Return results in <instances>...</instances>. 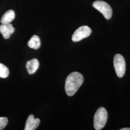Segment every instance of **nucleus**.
Masks as SVG:
<instances>
[{
  "instance_id": "nucleus-1",
  "label": "nucleus",
  "mask_w": 130,
  "mask_h": 130,
  "mask_svg": "<svg viewBox=\"0 0 130 130\" xmlns=\"http://www.w3.org/2000/svg\"><path fill=\"white\" fill-rule=\"evenodd\" d=\"M83 76L78 72L70 73L65 82V91L68 96H71L77 92L84 83Z\"/></svg>"
},
{
  "instance_id": "nucleus-2",
  "label": "nucleus",
  "mask_w": 130,
  "mask_h": 130,
  "mask_svg": "<svg viewBox=\"0 0 130 130\" xmlns=\"http://www.w3.org/2000/svg\"><path fill=\"white\" fill-rule=\"evenodd\" d=\"M107 112L103 107H99L95 112L93 118V126L95 130H100L106 124L107 120Z\"/></svg>"
},
{
  "instance_id": "nucleus-3",
  "label": "nucleus",
  "mask_w": 130,
  "mask_h": 130,
  "mask_svg": "<svg viewBox=\"0 0 130 130\" xmlns=\"http://www.w3.org/2000/svg\"><path fill=\"white\" fill-rule=\"evenodd\" d=\"M114 67L118 77H123L126 70L125 61L123 56L120 54H116L114 56Z\"/></svg>"
},
{
  "instance_id": "nucleus-4",
  "label": "nucleus",
  "mask_w": 130,
  "mask_h": 130,
  "mask_svg": "<svg viewBox=\"0 0 130 130\" xmlns=\"http://www.w3.org/2000/svg\"><path fill=\"white\" fill-rule=\"evenodd\" d=\"M93 6L103 14L105 19L109 20L111 18L112 10L107 3L102 1H96L93 3Z\"/></svg>"
},
{
  "instance_id": "nucleus-5",
  "label": "nucleus",
  "mask_w": 130,
  "mask_h": 130,
  "mask_svg": "<svg viewBox=\"0 0 130 130\" xmlns=\"http://www.w3.org/2000/svg\"><path fill=\"white\" fill-rule=\"evenodd\" d=\"M92 33V30L87 26H83L78 28L73 33L72 40L74 42H78L84 38L89 37Z\"/></svg>"
},
{
  "instance_id": "nucleus-6",
  "label": "nucleus",
  "mask_w": 130,
  "mask_h": 130,
  "mask_svg": "<svg viewBox=\"0 0 130 130\" xmlns=\"http://www.w3.org/2000/svg\"><path fill=\"white\" fill-rule=\"evenodd\" d=\"M40 123V120L39 119H35L32 114L28 117L26 122L25 130H34L36 129Z\"/></svg>"
},
{
  "instance_id": "nucleus-7",
  "label": "nucleus",
  "mask_w": 130,
  "mask_h": 130,
  "mask_svg": "<svg viewBox=\"0 0 130 130\" xmlns=\"http://www.w3.org/2000/svg\"><path fill=\"white\" fill-rule=\"evenodd\" d=\"M14 31V28L11 24H2L0 25V32L5 39H9Z\"/></svg>"
},
{
  "instance_id": "nucleus-8",
  "label": "nucleus",
  "mask_w": 130,
  "mask_h": 130,
  "mask_svg": "<svg viewBox=\"0 0 130 130\" xmlns=\"http://www.w3.org/2000/svg\"><path fill=\"white\" fill-rule=\"evenodd\" d=\"M39 65V62L36 58L28 61L26 65L28 73L29 74H33L35 73L38 69Z\"/></svg>"
},
{
  "instance_id": "nucleus-9",
  "label": "nucleus",
  "mask_w": 130,
  "mask_h": 130,
  "mask_svg": "<svg viewBox=\"0 0 130 130\" xmlns=\"http://www.w3.org/2000/svg\"><path fill=\"white\" fill-rule=\"evenodd\" d=\"M14 12L12 10H9L3 14L1 19V22L2 24L10 23L14 19Z\"/></svg>"
},
{
  "instance_id": "nucleus-10",
  "label": "nucleus",
  "mask_w": 130,
  "mask_h": 130,
  "mask_svg": "<svg viewBox=\"0 0 130 130\" xmlns=\"http://www.w3.org/2000/svg\"><path fill=\"white\" fill-rule=\"evenodd\" d=\"M41 45L40 39L37 35H33L28 42V46L35 50L39 49Z\"/></svg>"
},
{
  "instance_id": "nucleus-11",
  "label": "nucleus",
  "mask_w": 130,
  "mask_h": 130,
  "mask_svg": "<svg viewBox=\"0 0 130 130\" xmlns=\"http://www.w3.org/2000/svg\"><path fill=\"white\" fill-rule=\"evenodd\" d=\"M9 74V70L5 66L0 63V78H6Z\"/></svg>"
},
{
  "instance_id": "nucleus-12",
  "label": "nucleus",
  "mask_w": 130,
  "mask_h": 130,
  "mask_svg": "<svg viewBox=\"0 0 130 130\" xmlns=\"http://www.w3.org/2000/svg\"><path fill=\"white\" fill-rule=\"evenodd\" d=\"M8 123V119L6 117H0V130L4 129Z\"/></svg>"
},
{
  "instance_id": "nucleus-13",
  "label": "nucleus",
  "mask_w": 130,
  "mask_h": 130,
  "mask_svg": "<svg viewBox=\"0 0 130 130\" xmlns=\"http://www.w3.org/2000/svg\"><path fill=\"white\" fill-rule=\"evenodd\" d=\"M120 130H130V128H123L121 129Z\"/></svg>"
}]
</instances>
